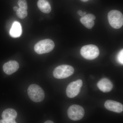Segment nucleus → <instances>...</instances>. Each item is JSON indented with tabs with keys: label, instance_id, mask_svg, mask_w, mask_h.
Segmentation results:
<instances>
[{
	"label": "nucleus",
	"instance_id": "obj_13",
	"mask_svg": "<svg viewBox=\"0 0 123 123\" xmlns=\"http://www.w3.org/2000/svg\"><path fill=\"white\" fill-rule=\"evenodd\" d=\"M17 116V113L12 108H8L4 110L2 114L3 119L15 120Z\"/></svg>",
	"mask_w": 123,
	"mask_h": 123
},
{
	"label": "nucleus",
	"instance_id": "obj_6",
	"mask_svg": "<svg viewBox=\"0 0 123 123\" xmlns=\"http://www.w3.org/2000/svg\"><path fill=\"white\" fill-rule=\"evenodd\" d=\"M68 115L69 118L73 121H78L83 118L85 115V111L81 106L78 105H73L69 108Z\"/></svg>",
	"mask_w": 123,
	"mask_h": 123
},
{
	"label": "nucleus",
	"instance_id": "obj_22",
	"mask_svg": "<svg viewBox=\"0 0 123 123\" xmlns=\"http://www.w3.org/2000/svg\"><path fill=\"white\" fill-rule=\"evenodd\" d=\"M18 9V7H16V6L13 7V10L15 11H17Z\"/></svg>",
	"mask_w": 123,
	"mask_h": 123
},
{
	"label": "nucleus",
	"instance_id": "obj_7",
	"mask_svg": "<svg viewBox=\"0 0 123 123\" xmlns=\"http://www.w3.org/2000/svg\"><path fill=\"white\" fill-rule=\"evenodd\" d=\"M83 85L82 80L78 79L70 83L67 86L66 93L67 96L70 98H73L77 96L79 93Z\"/></svg>",
	"mask_w": 123,
	"mask_h": 123
},
{
	"label": "nucleus",
	"instance_id": "obj_4",
	"mask_svg": "<svg viewBox=\"0 0 123 123\" xmlns=\"http://www.w3.org/2000/svg\"><path fill=\"white\" fill-rule=\"evenodd\" d=\"M74 72V69L72 66L67 65H62L56 68L53 72L55 78L63 79L70 77Z\"/></svg>",
	"mask_w": 123,
	"mask_h": 123
},
{
	"label": "nucleus",
	"instance_id": "obj_17",
	"mask_svg": "<svg viewBox=\"0 0 123 123\" xmlns=\"http://www.w3.org/2000/svg\"><path fill=\"white\" fill-rule=\"evenodd\" d=\"M117 60L119 63L123 65V50L122 49L119 52L117 55Z\"/></svg>",
	"mask_w": 123,
	"mask_h": 123
},
{
	"label": "nucleus",
	"instance_id": "obj_15",
	"mask_svg": "<svg viewBox=\"0 0 123 123\" xmlns=\"http://www.w3.org/2000/svg\"><path fill=\"white\" fill-rule=\"evenodd\" d=\"M16 14L19 18L24 19L27 15V12L26 10L19 8L16 11Z\"/></svg>",
	"mask_w": 123,
	"mask_h": 123
},
{
	"label": "nucleus",
	"instance_id": "obj_10",
	"mask_svg": "<svg viewBox=\"0 0 123 123\" xmlns=\"http://www.w3.org/2000/svg\"><path fill=\"white\" fill-rule=\"evenodd\" d=\"M97 86L101 91L104 93L110 92L113 88L112 82L109 79L106 78L100 80L97 84Z\"/></svg>",
	"mask_w": 123,
	"mask_h": 123
},
{
	"label": "nucleus",
	"instance_id": "obj_2",
	"mask_svg": "<svg viewBox=\"0 0 123 123\" xmlns=\"http://www.w3.org/2000/svg\"><path fill=\"white\" fill-rule=\"evenodd\" d=\"M108 19L110 25L114 29H119L123 26V14L118 10L110 11L108 13Z\"/></svg>",
	"mask_w": 123,
	"mask_h": 123
},
{
	"label": "nucleus",
	"instance_id": "obj_24",
	"mask_svg": "<svg viewBox=\"0 0 123 123\" xmlns=\"http://www.w3.org/2000/svg\"><path fill=\"white\" fill-rule=\"evenodd\" d=\"M82 2H87L89 0H80Z\"/></svg>",
	"mask_w": 123,
	"mask_h": 123
},
{
	"label": "nucleus",
	"instance_id": "obj_14",
	"mask_svg": "<svg viewBox=\"0 0 123 123\" xmlns=\"http://www.w3.org/2000/svg\"><path fill=\"white\" fill-rule=\"evenodd\" d=\"M80 21L84 26L89 29H92L94 25V21H89L84 17H82L81 18Z\"/></svg>",
	"mask_w": 123,
	"mask_h": 123
},
{
	"label": "nucleus",
	"instance_id": "obj_12",
	"mask_svg": "<svg viewBox=\"0 0 123 123\" xmlns=\"http://www.w3.org/2000/svg\"><path fill=\"white\" fill-rule=\"evenodd\" d=\"M37 4L38 8L43 12L47 14L51 12L50 5L47 0H39Z\"/></svg>",
	"mask_w": 123,
	"mask_h": 123
},
{
	"label": "nucleus",
	"instance_id": "obj_5",
	"mask_svg": "<svg viewBox=\"0 0 123 123\" xmlns=\"http://www.w3.org/2000/svg\"><path fill=\"white\" fill-rule=\"evenodd\" d=\"M82 57L88 60L96 59L99 54V51L97 46L93 44H89L83 46L80 50Z\"/></svg>",
	"mask_w": 123,
	"mask_h": 123
},
{
	"label": "nucleus",
	"instance_id": "obj_3",
	"mask_svg": "<svg viewBox=\"0 0 123 123\" xmlns=\"http://www.w3.org/2000/svg\"><path fill=\"white\" fill-rule=\"evenodd\" d=\"M55 47V44L53 41L47 39L38 42L35 46L34 49L36 53L41 55L50 52Z\"/></svg>",
	"mask_w": 123,
	"mask_h": 123
},
{
	"label": "nucleus",
	"instance_id": "obj_21",
	"mask_svg": "<svg viewBox=\"0 0 123 123\" xmlns=\"http://www.w3.org/2000/svg\"><path fill=\"white\" fill-rule=\"evenodd\" d=\"M44 123H54L53 121H51V120H48L46 121Z\"/></svg>",
	"mask_w": 123,
	"mask_h": 123
},
{
	"label": "nucleus",
	"instance_id": "obj_20",
	"mask_svg": "<svg viewBox=\"0 0 123 123\" xmlns=\"http://www.w3.org/2000/svg\"><path fill=\"white\" fill-rule=\"evenodd\" d=\"M82 13H83V12L81 10H79L77 11L78 14L80 16H81V17H82Z\"/></svg>",
	"mask_w": 123,
	"mask_h": 123
},
{
	"label": "nucleus",
	"instance_id": "obj_19",
	"mask_svg": "<svg viewBox=\"0 0 123 123\" xmlns=\"http://www.w3.org/2000/svg\"><path fill=\"white\" fill-rule=\"evenodd\" d=\"M0 123H17L14 120L3 119L0 120Z\"/></svg>",
	"mask_w": 123,
	"mask_h": 123
},
{
	"label": "nucleus",
	"instance_id": "obj_16",
	"mask_svg": "<svg viewBox=\"0 0 123 123\" xmlns=\"http://www.w3.org/2000/svg\"><path fill=\"white\" fill-rule=\"evenodd\" d=\"M18 4L20 8L27 10L28 7L27 2L26 0H19L18 1Z\"/></svg>",
	"mask_w": 123,
	"mask_h": 123
},
{
	"label": "nucleus",
	"instance_id": "obj_1",
	"mask_svg": "<svg viewBox=\"0 0 123 123\" xmlns=\"http://www.w3.org/2000/svg\"><path fill=\"white\" fill-rule=\"evenodd\" d=\"M27 92L29 98L35 102H42L45 97L43 90L39 86L36 84H32L29 86Z\"/></svg>",
	"mask_w": 123,
	"mask_h": 123
},
{
	"label": "nucleus",
	"instance_id": "obj_11",
	"mask_svg": "<svg viewBox=\"0 0 123 123\" xmlns=\"http://www.w3.org/2000/svg\"><path fill=\"white\" fill-rule=\"evenodd\" d=\"M22 32L21 24L18 22H15L12 24L10 34L11 37L17 38L20 37Z\"/></svg>",
	"mask_w": 123,
	"mask_h": 123
},
{
	"label": "nucleus",
	"instance_id": "obj_8",
	"mask_svg": "<svg viewBox=\"0 0 123 123\" xmlns=\"http://www.w3.org/2000/svg\"><path fill=\"white\" fill-rule=\"evenodd\" d=\"M106 109L111 111L121 113L123 111V105L120 103L111 100L106 101L104 104Z\"/></svg>",
	"mask_w": 123,
	"mask_h": 123
},
{
	"label": "nucleus",
	"instance_id": "obj_23",
	"mask_svg": "<svg viewBox=\"0 0 123 123\" xmlns=\"http://www.w3.org/2000/svg\"><path fill=\"white\" fill-rule=\"evenodd\" d=\"M86 12L85 11H84V12H83V13H82V17H84V16H85V15H86Z\"/></svg>",
	"mask_w": 123,
	"mask_h": 123
},
{
	"label": "nucleus",
	"instance_id": "obj_18",
	"mask_svg": "<svg viewBox=\"0 0 123 123\" xmlns=\"http://www.w3.org/2000/svg\"><path fill=\"white\" fill-rule=\"evenodd\" d=\"M84 17L87 20H89V21H92V20L94 21L96 19L95 16L92 14H86Z\"/></svg>",
	"mask_w": 123,
	"mask_h": 123
},
{
	"label": "nucleus",
	"instance_id": "obj_9",
	"mask_svg": "<svg viewBox=\"0 0 123 123\" xmlns=\"http://www.w3.org/2000/svg\"><path fill=\"white\" fill-rule=\"evenodd\" d=\"M19 68V64L15 61H10L5 63L3 66L4 72L8 75L15 72Z\"/></svg>",
	"mask_w": 123,
	"mask_h": 123
}]
</instances>
